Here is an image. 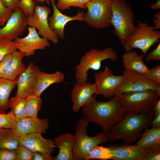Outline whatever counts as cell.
I'll return each instance as SVG.
<instances>
[{"label":"cell","instance_id":"obj_1","mask_svg":"<svg viewBox=\"0 0 160 160\" xmlns=\"http://www.w3.org/2000/svg\"><path fill=\"white\" fill-rule=\"evenodd\" d=\"M95 96H93L87 105L82 108V112L87 121L100 126L107 135L122 119L126 111L121 106L117 96L114 95L106 102L98 101Z\"/></svg>","mask_w":160,"mask_h":160},{"label":"cell","instance_id":"obj_2","mask_svg":"<svg viewBox=\"0 0 160 160\" xmlns=\"http://www.w3.org/2000/svg\"><path fill=\"white\" fill-rule=\"evenodd\" d=\"M154 116L153 108L142 114L127 111L122 119L107 135L108 141L120 140H123L125 144L132 143L140 137L142 131L151 125Z\"/></svg>","mask_w":160,"mask_h":160},{"label":"cell","instance_id":"obj_3","mask_svg":"<svg viewBox=\"0 0 160 160\" xmlns=\"http://www.w3.org/2000/svg\"><path fill=\"white\" fill-rule=\"evenodd\" d=\"M111 24L114 34L123 46L134 31V14L130 6L125 0H112Z\"/></svg>","mask_w":160,"mask_h":160},{"label":"cell","instance_id":"obj_4","mask_svg":"<svg viewBox=\"0 0 160 160\" xmlns=\"http://www.w3.org/2000/svg\"><path fill=\"white\" fill-rule=\"evenodd\" d=\"M89 123L83 117L76 124L73 160H86L89 153L95 146L108 141L107 135L103 132L93 137L89 136L87 133V127Z\"/></svg>","mask_w":160,"mask_h":160},{"label":"cell","instance_id":"obj_5","mask_svg":"<svg viewBox=\"0 0 160 160\" xmlns=\"http://www.w3.org/2000/svg\"><path fill=\"white\" fill-rule=\"evenodd\" d=\"M118 58L117 53L111 47L102 50L93 48L87 52L76 67L75 77L77 83L81 84L87 82L88 71L89 69L96 71L99 70L102 61L110 59L116 62Z\"/></svg>","mask_w":160,"mask_h":160},{"label":"cell","instance_id":"obj_6","mask_svg":"<svg viewBox=\"0 0 160 160\" xmlns=\"http://www.w3.org/2000/svg\"><path fill=\"white\" fill-rule=\"evenodd\" d=\"M116 96L121 106L126 112L142 114L152 109L160 99V93L145 91L126 93Z\"/></svg>","mask_w":160,"mask_h":160},{"label":"cell","instance_id":"obj_7","mask_svg":"<svg viewBox=\"0 0 160 160\" xmlns=\"http://www.w3.org/2000/svg\"><path fill=\"white\" fill-rule=\"evenodd\" d=\"M137 22L134 31L123 46L126 52L138 48L145 55L151 47L160 42V32L153 29L147 23Z\"/></svg>","mask_w":160,"mask_h":160},{"label":"cell","instance_id":"obj_8","mask_svg":"<svg viewBox=\"0 0 160 160\" xmlns=\"http://www.w3.org/2000/svg\"><path fill=\"white\" fill-rule=\"evenodd\" d=\"M112 0H91L86 4L87 12L84 13L83 21L96 29L110 26L112 16Z\"/></svg>","mask_w":160,"mask_h":160},{"label":"cell","instance_id":"obj_9","mask_svg":"<svg viewBox=\"0 0 160 160\" xmlns=\"http://www.w3.org/2000/svg\"><path fill=\"white\" fill-rule=\"evenodd\" d=\"M124 79L114 95L130 92L151 91L160 93V86L147 78L144 75L130 70L123 72Z\"/></svg>","mask_w":160,"mask_h":160},{"label":"cell","instance_id":"obj_10","mask_svg":"<svg viewBox=\"0 0 160 160\" xmlns=\"http://www.w3.org/2000/svg\"><path fill=\"white\" fill-rule=\"evenodd\" d=\"M51 13L49 7L36 5L33 14L27 17V25L37 29L40 36L56 44L59 42L58 37L51 29L48 23V16Z\"/></svg>","mask_w":160,"mask_h":160},{"label":"cell","instance_id":"obj_11","mask_svg":"<svg viewBox=\"0 0 160 160\" xmlns=\"http://www.w3.org/2000/svg\"><path fill=\"white\" fill-rule=\"evenodd\" d=\"M94 76L95 87V95H102L107 98L114 95L124 78L123 75H114L112 71L107 66L103 71L95 73Z\"/></svg>","mask_w":160,"mask_h":160},{"label":"cell","instance_id":"obj_12","mask_svg":"<svg viewBox=\"0 0 160 160\" xmlns=\"http://www.w3.org/2000/svg\"><path fill=\"white\" fill-rule=\"evenodd\" d=\"M28 33L23 38L18 37L13 40L16 49L28 57L33 55L36 50H44L49 47L50 43L45 38L41 37L33 27L28 28Z\"/></svg>","mask_w":160,"mask_h":160},{"label":"cell","instance_id":"obj_13","mask_svg":"<svg viewBox=\"0 0 160 160\" xmlns=\"http://www.w3.org/2000/svg\"><path fill=\"white\" fill-rule=\"evenodd\" d=\"M27 17L19 8L15 9L6 22L0 28V37L13 41L22 35L27 28Z\"/></svg>","mask_w":160,"mask_h":160},{"label":"cell","instance_id":"obj_14","mask_svg":"<svg viewBox=\"0 0 160 160\" xmlns=\"http://www.w3.org/2000/svg\"><path fill=\"white\" fill-rule=\"evenodd\" d=\"M40 68L33 62L30 63L25 71L17 79L16 96L25 98L33 93Z\"/></svg>","mask_w":160,"mask_h":160},{"label":"cell","instance_id":"obj_15","mask_svg":"<svg viewBox=\"0 0 160 160\" xmlns=\"http://www.w3.org/2000/svg\"><path fill=\"white\" fill-rule=\"evenodd\" d=\"M53 9L51 16L48 18L49 25L58 38L64 39V28L69 22L72 21H83L84 11H79L76 15L70 16L63 14L56 7L55 0H50Z\"/></svg>","mask_w":160,"mask_h":160},{"label":"cell","instance_id":"obj_16","mask_svg":"<svg viewBox=\"0 0 160 160\" xmlns=\"http://www.w3.org/2000/svg\"><path fill=\"white\" fill-rule=\"evenodd\" d=\"M20 144L33 152L51 154L57 146L54 142L44 138L40 133H31L19 136Z\"/></svg>","mask_w":160,"mask_h":160},{"label":"cell","instance_id":"obj_17","mask_svg":"<svg viewBox=\"0 0 160 160\" xmlns=\"http://www.w3.org/2000/svg\"><path fill=\"white\" fill-rule=\"evenodd\" d=\"M49 128L47 119H41L38 117H27L17 121L15 127L12 129L19 136L31 133H45Z\"/></svg>","mask_w":160,"mask_h":160},{"label":"cell","instance_id":"obj_18","mask_svg":"<svg viewBox=\"0 0 160 160\" xmlns=\"http://www.w3.org/2000/svg\"><path fill=\"white\" fill-rule=\"evenodd\" d=\"M95 92L94 84L86 82L81 84H75L71 94L73 111L77 112L80 108L87 105L91 101Z\"/></svg>","mask_w":160,"mask_h":160},{"label":"cell","instance_id":"obj_19","mask_svg":"<svg viewBox=\"0 0 160 160\" xmlns=\"http://www.w3.org/2000/svg\"><path fill=\"white\" fill-rule=\"evenodd\" d=\"M113 160H143L148 150L134 145L113 144L109 145Z\"/></svg>","mask_w":160,"mask_h":160},{"label":"cell","instance_id":"obj_20","mask_svg":"<svg viewBox=\"0 0 160 160\" xmlns=\"http://www.w3.org/2000/svg\"><path fill=\"white\" fill-rule=\"evenodd\" d=\"M55 144L59 149L55 160H73V149L75 136L70 133L61 134L54 139Z\"/></svg>","mask_w":160,"mask_h":160},{"label":"cell","instance_id":"obj_21","mask_svg":"<svg viewBox=\"0 0 160 160\" xmlns=\"http://www.w3.org/2000/svg\"><path fill=\"white\" fill-rule=\"evenodd\" d=\"M65 79L64 73L60 71L52 73L41 71L38 75L33 93L40 97L42 93L51 85L60 84L64 81Z\"/></svg>","mask_w":160,"mask_h":160},{"label":"cell","instance_id":"obj_22","mask_svg":"<svg viewBox=\"0 0 160 160\" xmlns=\"http://www.w3.org/2000/svg\"><path fill=\"white\" fill-rule=\"evenodd\" d=\"M122 57L125 70L144 75L149 69L143 60L144 56L139 55L136 51L126 52L123 54Z\"/></svg>","mask_w":160,"mask_h":160},{"label":"cell","instance_id":"obj_23","mask_svg":"<svg viewBox=\"0 0 160 160\" xmlns=\"http://www.w3.org/2000/svg\"><path fill=\"white\" fill-rule=\"evenodd\" d=\"M12 58L8 70L3 77L11 81L17 80L18 77L25 71L26 67L23 62L25 54L16 49L12 53Z\"/></svg>","mask_w":160,"mask_h":160},{"label":"cell","instance_id":"obj_24","mask_svg":"<svg viewBox=\"0 0 160 160\" xmlns=\"http://www.w3.org/2000/svg\"><path fill=\"white\" fill-rule=\"evenodd\" d=\"M135 145L145 150L160 146V128L145 129Z\"/></svg>","mask_w":160,"mask_h":160},{"label":"cell","instance_id":"obj_25","mask_svg":"<svg viewBox=\"0 0 160 160\" xmlns=\"http://www.w3.org/2000/svg\"><path fill=\"white\" fill-rule=\"evenodd\" d=\"M17 84V80L11 81L0 78V113H5L10 94Z\"/></svg>","mask_w":160,"mask_h":160},{"label":"cell","instance_id":"obj_26","mask_svg":"<svg viewBox=\"0 0 160 160\" xmlns=\"http://www.w3.org/2000/svg\"><path fill=\"white\" fill-rule=\"evenodd\" d=\"M20 144L19 136L12 129H0V149L15 150Z\"/></svg>","mask_w":160,"mask_h":160},{"label":"cell","instance_id":"obj_27","mask_svg":"<svg viewBox=\"0 0 160 160\" xmlns=\"http://www.w3.org/2000/svg\"><path fill=\"white\" fill-rule=\"evenodd\" d=\"M8 106L11 108L17 121L28 117L26 111L25 98L16 96L13 97L9 99Z\"/></svg>","mask_w":160,"mask_h":160},{"label":"cell","instance_id":"obj_28","mask_svg":"<svg viewBox=\"0 0 160 160\" xmlns=\"http://www.w3.org/2000/svg\"><path fill=\"white\" fill-rule=\"evenodd\" d=\"M25 108L28 117H37L42 101L41 97L33 93L25 98Z\"/></svg>","mask_w":160,"mask_h":160},{"label":"cell","instance_id":"obj_29","mask_svg":"<svg viewBox=\"0 0 160 160\" xmlns=\"http://www.w3.org/2000/svg\"><path fill=\"white\" fill-rule=\"evenodd\" d=\"M112 154L109 148L97 145L89 153L86 160L98 159L102 160L112 159Z\"/></svg>","mask_w":160,"mask_h":160},{"label":"cell","instance_id":"obj_30","mask_svg":"<svg viewBox=\"0 0 160 160\" xmlns=\"http://www.w3.org/2000/svg\"><path fill=\"white\" fill-rule=\"evenodd\" d=\"M91 0H58L56 7L60 11H64L71 7L86 9L85 4Z\"/></svg>","mask_w":160,"mask_h":160},{"label":"cell","instance_id":"obj_31","mask_svg":"<svg viewBox=\"0 0 160 160\" xmlns=\"http://www.w3.org/2000/svg\"><path fill=\"white\" fill-rule=\"evenodd\" d=\"M17 122V119L11 110L7 113H0V129H13Z\"/></svg>","mask_w":160,"mask_h":160},{"label":"cell","instance_id":"obj_32","mask_svg":"<svg viewBox=\"0 0 160 160\" xmlns=\"http://www.w3.org/2000/svg\"><path fill=\"white\" fill-rule=\"evenodd\" d=\"M13 41L0 37V62L7 55L16 50Z\"/></svg>","mask_w":160,"mask_h":160},{"label":"cell","instance_id":"obj_33","mask_svg":"<svg viewBox=\"0 0 160 160\" xmlns=\"http://www.w3.org/2000/svg\"><path fill=\"white\" fill-rule=\"evenodd\" d=\"M36 5L35 1L33 0H20L18 8L28 17L33 14Z\"/></svg>","mask_w":160,"mask_h":160},{"label":"cell","instance_id":"obj_34","mask_svg":"<svg viewBox=\"0 0 160 160\" xmlns=\"http://www.w3.org/2000/svg\"><path fill=\"white\" fill-rule=\"evenodd\" d=\"M15 151L17 160H33V152L24 146L20 144Z\"/></svg>","mask_w":160,"mask_h":160},{"label":"cell","instance_id":"obj_35","mask_svg":"<svg viewBox=\"0 0 160 160\" xmlns=\"http://www.w3.org/2000/svg\"><path fill=\"white\" fill-rule=\"evenodd\" d=\"M148 79L152 81L157 85L160 86V65L153 66L149 69L144 75Z\"/></svg>","mask_w":160,"mask_h":160},{"label":"cell","instance_id":"obj_36","mask_svg":"<svg viewBox=\"0 0 160 160\" xmlns=\"http://www.w3.org/2000/svg\"><path fill=\"white\" fill-rule=\"evenodd\" d=\"M13 10L4 7L0 0V26L1 27L5 25Z\"/></svg>","mask_w":160,"mask_h":160},{"label":"cell","instance_id":"obj_37","mask_svg":"<svg viewBox=\"0 0 160 160\" xmlns=\"http://www.w3.org/2000/svg\"><path fill=\"white\" fill-rule=\"evenodd\" d=\"M12 58V53L7 55L0 62V78L3 77L7 73Z\"/></svg>","mask_w":160,"mask_h":160},{"label":"cell","instance_id":"obj_38","mask_svg":"<svg viewBox=\"0 0 160 160\" xmlns=\"http://www.w3.org/2000/svg\"><path fill=\"white\" fill-rule=\"evenodd\" d=\"M0 160H17L15 150L0 149Z\"/></svg>","mask_w":160,"mask_h":160},{"label":"cell","instance_id":"obj_39","mask_svg":"<svg viewBox=\"0 0 160 160\" xmlns=\"http://www.w3.org/2000/svg\"><path fill=\"white\" fill-rule=\"evenodd\" d=\"M160 146L148 150L143 160H160Z\"/></svg>","mask_w":160,"mask_h":160},{"label":"cell","instance_id":"obj_40","mask_svg":"<svg viewBox=\"0 0 160 160\" xmlns=\"http://www.w3.org/2000/svg\"><path fill=\"white\" fill-rule=\"evenodd\" d=\"M145 60L148 62L151 60H160V42L155 49L147 55Z\"/></svg>","mask_w":160,"mask_h":160},{"label":"cell","instance_id":"obj_41","mask_svg":"<svg viewBox=\"0 0 160 160\" xmlns=\"http://www.w3.org/2000/svg\"><path fill=\"white\" fill-rule=\"evenodd\" d=\"M33 160H53L51 154L39 152H33Z\"/></svg>","mask_w":160,"mask_h":160},{"label":"cell","instance_id":"obj_42","mask_svg":"<svg viewBox=\"0 0 160 160\" xmlns=\"http://www.w3.org/2000/svg\"><path fill=\"white\" fill-rule=\"evenodd\" d=\"M6 7L14 10L18 8L20 0H0Z\"/></svg>","mask_w":160,"mask_h":160},{"label":"cell","instance_id":"obj_43","mask_svg":"<svg viewBox=\"0 0 160 160\" xmlns=\"http://www.w3.org/2000/svg\"><path fill=\"white\" fill-rule=\"evenodd\" d=\"M153 23L154 25L153 27L154 30L158 29L160 28V12L155 13L154 15V17L153 20Z\"/></svg>","mask_w":160,"mask_h":160},{"label":"cell","instance_id":"obj_44","mask_svg":"<svg viewBox=\"0 0 160 160\" xmlns=\"http://www.w3.org/2000/svg\"><path fill=\"white\" fill-rule=\"evenodd\" d=\"M151 125L152 126V128H160V114L154 116Z\"/></svg>","mask_w":160,"mask_h":160},{"label":"cell","instance_id":"obj_45","mask_svg":"<svg viewBox=\"0 0 160 160\" xmlns=\"http://www.w3.org/2000/svg\"><path fill=\"white\" fill-rule=\"evenodd\" d=\"M154 116L160 114V99H159L153 107Z\"/></svg>","mask_w":160,"mask_h":160},{"label":"cell","instance_id":"obj_46","mask_svg":"<svg viewBox=\"0 0 160 160\" xmlns=\"http://www.w3.org/2000/svg\"><path fill=\"white\" fill-rule=\"evenodd\" d=\"M151 8L154 10L159 9L160 8V0H157L155 3L151 6Z\"/></svg>","mask_w":160,"mask_h":160},{"label":"cell","instance_id":"obj_47","mask_svg":"<svg viewBox=\"0 0 160 160\" xmlns=\"http://www.w3.org/2000/svg\"><path fill=\"white\" fill-rule=\"evenodd\" d=\"M38 4L41 3L43 4L44 3H46L48 5H50V0H36Z\"/></svg>","mask_w":160,"mask_h":160},{"label":"cell","instance_id":"obj_48","mask_svg":"<svg viewBox=\"0 0 160 160\" xmlns=\"http://www.w3.org/2000/svg\"><path fill=\"white\" fill-rule=\"evenodd\" d=\"M1 27L0 26V28H1Z\"/></svg>","mask_w":160,"mask_h":160},{"label":"cell","instance_id":"obj_49","mask_svg":"<svg viewBox=\"0 0 160 160\" xmlns=\"http://www.w3.org/2000/svg\"></svg>","mask_w":160,"mask_h":160}]
</instances>
